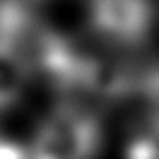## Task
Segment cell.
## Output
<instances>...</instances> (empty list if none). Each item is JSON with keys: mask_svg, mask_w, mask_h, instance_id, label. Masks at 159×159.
I'll return each instance as SVG.
<instances>
[{"mask_svg": "<svg viewBox=\"0 0 159 159\" xmlns=\"http://www.w3.org/2000/svg\"><path fill=\"white\" fill-rule=\"evenodd\" d=\"M99 142L94 120L60 109L41 125L29 159H89Z\"/></svg>", "mask_w": 159, "mask_h": 159, "instance_id": "obj_1", "label": "cell"}, {"mask_svg": "<svg viewBox=\"0 0 159 159\" xmlns=\"http://www.w3.org/2000/svg\"><path fill=\"white\" fill-rule=\"evenodd\" d=\"M89 15L106 36L135 41L147 31L152 7L147 0H92Z\"/></svg>", "mask_w": 159, "mask_h": 159, "instance_id": "obj_2", "label": "cell"}, {"mask_svg": "<svg viewBox=\"0 0 159 159\" xmlns=\"http://www.w3.org/2000/svg\"><path fill=\"white\" fill-rule=\"evenodd\" d=\"M29 75V65L17 51L0 41V106H7L20 97Z\"/></svg>", "mask_w": 159, "mask_h": 159, "instance_id": "obj_3", "label": "cell"}, {"mask_svg": "<svg viewBox=\"0 0 159 159\" xmlns=\"http://www.w3.org/2000/svg\"><path fill=\"white\" fill-rule=\"evenodd\" d=\"M128 159H159V118L152 120V125L133 140Z\"/></svg>", "mask_w": 159, "mask_h": 159, "instance_id": "obj_4", "label": "cell"}, {"mask_svg": "<svg viewBox=\"0 0 159 159\" xmlns=\"http://www.w3.org/2000/svg\"><path fill=\"white\" fill-rule=\"evenodd\" d=\"M0 159H27V154H24V149L17 147L15 142L0 138Z\"/></svg>", "mask_w": 159, "mask_h": 159, "instance_id": "obj_5", "label": "cell"}]
</instances>
